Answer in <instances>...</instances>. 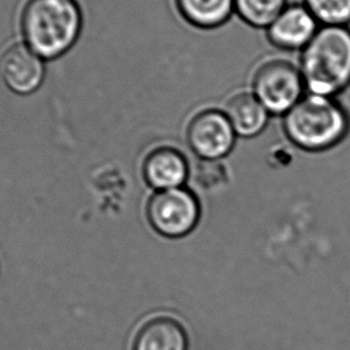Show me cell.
<instances>
[{
    "mask_svg": "<svg viewBox=\"0 0 350 350\" xmlns=\"http://www.w3.org/2000/svg\"><path fill=\"white\" fill-rule=\"evenodd\" d=\"M237 133L222 109H204L191 119L186 142L198 160L222 161L233 151Z\"/></svg>",
    "mask_w": 350,
    "mask_h": 350,
    "instance_id": "6",
    "label": "cell"
},
{
    "mask_svg": "<svg viewBox=\"0 0 350 350\" xmlns=\"http://www.w3.org/2000/svg\"><path fill=\"white\" fill-rule=\"evenodd\" d=\"M224 114L228 118L237 136L254 138L267 126L271 114L252 92L234 94L224 103Z\"/></svg>",
    "mask_w": 350,
    "mask_h": 350,
    "instance_id": "11",
    "label": "cell"
},
{
    "mask_svg": "<svg viewBox=\"0 0 350 350\" xmlns=\"http://www.w3.org/2000/svg\"><path fill=\"white\" fill-rule=\"evenodd\" d=\"M300 72L307 93L335 98L350 85V29L321 25L301 51Z\"/></svg>",
    "mask_w": 350,
    "mask_h": 350,
    "instance_id": "2",
    "label": "cell"
},
{
    "mask_svg": "<svg viewBox=\"0 0 350 350\" xmlns=\"http://www.w3.org/2000/svg\"><path fill=\"white\" fill-rule=\"evenodd\" d=\"M146 219L156 233L167 239L185 238L200 224L202 205L187 187L155 191L148 200Z\"/></svg>",
    "mask_w": 350,
    "mask_h": 350,
    "instance_id": "4",
    "label": "cell"
},
{
    "mask_svg": "<svg viewBox=\"0 0 350 350\" xmlns=\"http://www.w3.org/2000/svg\"><path fill=\"white\" fill-rule=\"evenodd\" d=\"M235 14L251 27L267 29L288 6L287 0H234Z\"/></svg>",
    "mask_w": 350,
    "mask_h": 350,
    "instance_id": "13",
    "label": "cell"
},
{
    "mask_svg": "<svg viewBox=\"0 0 350 350\" xmlns=\"http://www.w3.org/2000/svg\"><path fill=\"white\" fill-rule=\"evenodd\" d=\"M318 21L304 4L288 5L267 28L270 44L284 51H302L319 27Z\"/></svg>",
    "mask_w": 350,
    "mask_h": 350,
    "instance_id": "9",
    "label": "cell"
},
{
    "mask_svg": "<svg viewBox=\"0 0 350 350\" xmlns=\"http://www.w3.org/2000/svg\"><path fill=\"white\" fill-rule=\"evenodd\" d=\"M0 75L14 93L29 95L44 82V64L27 44H12L0 59Z\"/></svg>",
    "mask_w": 350,
    "mask_h": 350,
    "instance_id": "8",
    "label": "cell"
},
{
    "mask_svg": "<svg viewBox=\"0 0 350 350\" xmlns=\"http://www.w3.org/2000/svg\"><path fill=\"white\" fill-rule=\"evenodd\" d=\"M132 350H189V335L174 317H152L137 331Z\"/></svg>",
    "mask_w": 350,
    "mask_h": 350,
    "instance_id": "10",
    "label": "cell"
},
{
    "mask_svg": "<svg viewBox=\"0 0 350 350\" xmlns=\"http://www.w3.org/2000/svg\"><path fill=\"white\" fill-rule=\"evenodd\" d=\"M195 175V183L203 190H214L222 186L228 180V173L222 161L200 160L196 163L195 170H191Z\"/></svg>",
    "mask_w": 350,
    "mask_h": 350,
    "instance_id": "15",
    "label": "cell"
},
{
    "mask_svg": "<svg viewBox=\"0 0 350 350\" xmlns=\"http://www.w3.org/2000/svg\"><path fill=\"white\" fill-rule=\"evenodd\" d=\"M181 17L200 29H215L235 14L234 0H174Z\"/></svg>",
    "mask_w": 350,
    "mask_h": 350,
    "instance_id": "12",
    "label": "cell"
},
{
    "mask_svg": "<svg viewBox=\"0 0 350 350\" xmlns=\"http://www.w3.org/2000/svg\"><path fill=\"white\" fill-rule=\"evenodd\" d=\"M142 174L146 185L155 191L185 187L191 176L189 160L174 146H159L146 156Z\"/></svg>",
    "mask_w": 350,
    "mask_h": 350,
    "instance_id": "7",
    "label": "cell"
},
{
    "mask_svg": "<svg viewBox=\"0 0 350 350\" xmlns=\"http://www.w3.org/2000/svg\"><path fill=\"white\" fill-rule=\"evenodd\" d=\"M282 126L284 135L297 148L321 152L345 139L349 133L350 119L335 98L306 93L283 116Z\"/></svg>",
    "mask_w": 350,
    "mask_h": 350,
    "instance_id": "3",
    "label": "cell"
},
{
    "mask_svg": "<svg viewBox=\"0 0 350 350\" xmlns=\"http://www.w3.org/2000/svg\"><path fill=\"white\" fill-rule=\"evenodd\" d=\"M82 27L77 0H28L21 15V30L28 47L49 60L72 49Z\"/></svg>",
    "mask_w": 350,
    "mask_h": 350,
    "instance_id": "1",
    "label": "cell"
},
{
    "mask_svg": "<svg viewBox=\"0 0 350 350\" xmlns=\"http://www.w3.org/2000/svg\"><path fill=\"white\" fill-rule=\"evenodd\" d=\"M304 5L321 25L350 23V0H304Z\"/></svg>",
    "mask_w": 350,
    "mask_h": 350,
    "instance_id": "14",
    "label": "cell"
},
{
    "mask_svg": "<svg viewBox=\"0 0 350 350\" xmlns=\"http://www.w3.org/2000/svg\"><path fill=\"white\" fill-rule=\"evenodd\" d=\"M252 93L271 116L283 117L307 92L300 68L287 60L276 59L262 64L256 71Z\"/></svg>",
    "mask_w": 350,
    "mask_h": 350,
    "instance_id": "5",
    "label": "cell"
}]
</instances>
